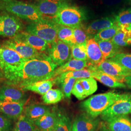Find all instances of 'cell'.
I'll list each match as a JSON object with an SVG mask.
<instances>
[{"instance_id":"32","label":"cell","mask_w":131,"mask_h":131,"mask_svg":"<svg viewBox=\"0 0 131 131\" xmlns=\"http://www.w3.org/2000/svg\"><path fill=\"white\" fill-rule=\"evenodd\" d=\"M64 95L62 90L59 89H51L42 96L44 103L46 104H56L63 98Z\"/></svg>"},{"instance_id":"38","label":"cell","mask_w":131,"mask_h":131,"mask_svg":"<svg viewBox=\"0 0 131 131\" xmlns=\"http://www.w3.org/2000/svg\"><path fill=\"white\" fill-rule=\"evenodd\" d=\"M73 35L75 39V44H86L89 38L86 33L85 29L82 25L73 28Z\"/></svg>"},{"instance_id":"36","label":"cell","mask_w":131,"mask_h":131,"mask_svg":"<svg viewBox=\"0 0 131 131\" xmlns=\"http://www.w3.org/2000/svg\"><path fill=\"white\" fill-rule=\"evenodd\" d=\"M58 121L53 131H71L72 126L69 117L62 113H58Z\"/></svg>"},{"instance_id":"37","label":"cell","mask_w":131,"mask_h":131,"mask_svg":"<svg viewBox=\"0 0 131 131\" xmlns=\"http://www.w3.org/2000/svg\"><path fill=\"white\" fill-rule=\"evenodd\" d=\"M110 60L117 62L131 71V53L121 52Z\"/></svg>"},{"instance_id":"24","label":"cell","mask_w":131,"mask_h":131,"mask_svg":"<svg viewBox=\"0 0 131 131\" xmlns=\"http://www.w3.org/2000/svg\"><path fill=\"white\" fill-rule=\"evenodd\" d=\"M53 84L54 83L52 80H47L26 84L20 88L21 90H29L43 95L49 90L52 89Z\"/></svg>"},{"instance_id":"8","label":"cell","mask_w":131,"mask_h":131,"mask_svg":"<svg viewBox=\"0 0 131 131\" xmlns=\"http://www.w3.org/2000/svg\"><path fill=\"white\" fill-rule=\"evenodd\" d=\"M26 60L13 49L0 44V69L4 73L19 67Z\"/></svg>"},{"instance_id":"41","label":"cell","mask_w":131,"mask_h":131,"mask_svg":"<svg viewBox=\"0 0 131 131\" xmlns=\"http://www.w3.org/2000/svg\"><path fill=\"white\" fill-rule=\"evenodd\" d=\"M124 82L130 89H131V75L126 77L124 79Z\"/></svg>"},{"instance_id":"28","label":"cell","mask_w":131,"mask_h":131,"mask_svg":"<svg viewBox=\"0 0 131 131\" xmlns=\"http://www.w3.org/2000/svg\"><path fill=\"white\" fill-rule=\"evenodd\" d=\"M92 68L91 67H88L80 70L66 72L57 76L53 79H62L66 78H74L76 79L88 78L92 77Z\"/></svg>"},{"instance_id":"29","label":"cell","mask_w":131,"mask_h":131,"mask_svg":"<svg viewBox=\"0 0 131 131\" xmlns=\"http://www.w3.org/2000/svg\"><path fill=\"white\" fill-rule=\"evenodd\" d=\"M77 79L74 78H66L62 79H52L53 83L60 84L62 91L66 98L70 99L75 82Z\"/></svg>"},{"instance_id":"16","label":"cell","mask_w":131,"mask_h":131,"mask_svg":"<svg viewBox=\"0 0 131 131\" xmlns=\"http://www.w3.org/2000/svg\"><path fill=\"white\" fill-rule=\"evenodd\" d=\"M115 18L109 17L94 20L85 28V31L89 38L94 37L106 28H109L116 24Z\"/></svg>"},{"instance_id":"23","label":"cell","mask_w":131,"mask_h":131,"mask_svg":"<svg viewBox=\"0 0 131 131\" xmlns=\"http://www.w3.org/2000/svg\"><path fill=\"white\" fill-rule=\"evenodd\" d=\"M51 111L50 108L40 104H31L24 108V115L35 122L39 118Z\"/></svg>"},{"instance_id":"27","label":"cell","mask_w":131,"mask_h":131,"mask_svg":"<svg viewBox=\"0 0 131 131\" xmlns=\"http://www.w3.org/2000/svg\"><path fill=\"white\" fill-rule=\"evenodd\" d=\"M120 28L119 31L112 39V41L119 48L131 45V31L126 28Z\"/></svg>"},{"instance_id":"21","label":"cell","mask_w":131,"mask_h":131,"mask_svg":"<svg viewBox=\"0 0 131 131\" xmlns=\"http://www.w3.org/2000/svg\"><path fill=\"white\" fill-rule=\"evenodd\" d=\"M58 114L50 112L34 122L35 125L42 131H53L58 121Z\"/></svg>"},{"instance_id":"26","label":"cell","mask_w":131,"mask_h":131,"mask_svg":"<svg viewBox=\"0 0 131 131\" xmlns=\"http://www.w3.org/2000/svg\"><path fill=\"white\" fill-rule=\"evenodd\" d=\"M57 39L71 47L75 45L73 28L57 24Z\"/></svg>"},{"instance_id":"10","label":"cell","mask_w":131,"mask_h":131,"mask_svg":"<svg viewBox=\"0 0 131 131\" xmlns=\"http://www.w3.org/2000/svg\"><path fill=\"white\" fill-rule=\"evenodd\" d=\"M5 46L13 49L19 55L25 59H31L41 57L45 55L43 52H40L30 46L27 43L13 37L3 43Z\"/></svg>"},{"instance_id":"31","label":"cell","mask_w":131,"mask_h":131,"mask_svg":"<svg viewBox=\"0 0 131 131\" xmlns=\"http://www.w3.org/2000/svg\"><path fill=\"white\" fill-rule=\"evenodd\" d=\"M79 82L82 89L83 90L86 97L94 93L97 90V83L93 77L77 79Z\"/></svg>"},{"instance_id":"15","label":"cell","mask_w":131,"mask_h":131,"mask_svg":"<svg viewBox=\"0 0 131 131\" xmlns=\"http://www.w3.org/2000/svg\"><path fill=\"white\" fill-rule=\"evenodd\" d=\"M24 101L15 103L0 101V113L3 114L10 119L19 118L24 112Z\"/></svg>"},{"instance_id":"34","label":"cell","mask_w":131,"mask_h":131,"mask_svg":"<svg viewBox=\"0 0 131 131\" xmlns=\"http://www.w3.org/2000/svg\"><path fill=\"white\" fill-rule=\"evenodd\" d=\"M115 19L120 27L127 28L131 24V6L122 10L115 17Z\"/></svg>"},{"instance_id":"17","label":"cell","mask_w":131,"mask_h":131,"mask_svg":"<svg viewBox=\"0 0 131 131\" xmlns=\"http://www.w3.org/2000/svg\"><path fill=\"white\" fill-rule=\"evenodd\" d=\"M92 77L98 80L103 84L111 88H125L126 85L124 82L106 74L97 69V67H93Z\"/></svg>"},{"instance_id":"13","label":"cell","mask_w":131,"mask_h":131,"mask_svg":"<svg viewBox=\"0 0 131 131\" xmlns=\"http://www.w3.org/2000/svg\"><path fill=\"white\" fill-rule=\"evenodd\" d=\"M88 65L97 67L105 60L98 42L94 38L89 39L86 43Z\"/></svg>"},{"instance_id":"39","label":"cell","mask_w":131,"mask_h":131,"mask_svg":"<svg viewBox=\"0 0 131 131\" xmlns=\"http://www.w3.org/2000/svg\"><path fill=\"white\" fill-rule=\"evenodd\" d=\"M11 126L9 120L0 115V131H9Z\"/></svg>"},{"instance_id":"45","label":"cell","mask_w":131,"mask_h":131,"mask_svg":"<svg viewBox=\"0 0 131 131\" xmlns=\"http://www.w3.org/2000/svg\"><path fill=\"white\" fill-rule=\"evenodd\" d=\"M37 131H41V130H39V129H38V130H37Z\"/></svg>"},{"instance_id":"5","label":"cell","mask_w":131,"mask_h":131,"mask_svg":"<svg viewBox=\"0 0 131 131\" xmlns=\"http://www.w3.org/2000/svg\"><path fill=\"white\" fill-rule=\"evenodd\" d=\"M85 19L82 10L68 5L62 8L52 20L57 24L74 28L82 25V21Z\"/></svg>"},{"instance_id":"19","label":"cell","mask_w":131,"mask_h":131,"mask_svg":"<svg viewBox=\"0 0 131 131\" xmlns=\"http://www.w3.org/2000/svg\"><path fill=\"white\" fill-rule=\"evenodd\" d=\"M77 131H96L98 128V119L84 113L76 118L74 122Z\"/></svg>"},{"instance_id":"11","label":"cell","mask_w":131,"mask_h":131,"mask_svg":"<svg viewBox=\"0 0 131 131\" xmlns=\"http://www.w3.org/2000/svg\"><path fill=\"white\" fill-rule=\"evenodd\" d=\"M44 19H52L60 10L68 5L67 0H39L34 4Z\"/></svg>"},{"instance_id":"18","label":"cell","mask_w":131,"mask_h":131,"mask_svg":"<svg viewBox=\"0 0 131 131\" xmlns=\"http://www.w3.org/2000/svg\"><path fill=\"white\" fill-rule=\"evenodd\" d=\"M24 94L21 89L11 86H4L0 89V101L19 103L24 101Z\"/></svg>"},{"instance_id":"2","label":"cell","mask_w":131,"mask_h":131,"mask_svg":"<svg viewBox=\"0 0 131 131\" xmlns=\"http://www.w3.org/2000/svg\"><path fill=\"white\" fill-rule=\"evenodd\" d=\"M0 11L12 14L30 23L44 19L35 5L21 1L0 0Z\"/></svg>"},{"instance_id":"30","label":"cell","mask_w":131,"mask_h":131,"mask_svg":"<svg viewBox=\"0 0 131 131\" xmlns=\"http://www.w3.org/2000/svg\"><path fill=\"white\" fill-rule=\"evenodd\" d=\"M38 128L32 121L25 115L20 116L15 126V131H37Z\"/></svg>"},{"instance_id":"42","label":"cell","mask_w":131,"mask_h":131,"mask_svg":"<svg viewBox=\"0 0 131 131\" xmlns=\"http://www.w3.org/2000/svg\"><path fill=\"white\" fill-rule=\"evenodd\" d=\"M105 3H107L109 5H114L117 4L119 3L122 0H104Z\"/></svg>"},{"instance_id":"35","label":"cell","mask_w":131,"mask_h":131,"mask_svg":"<svg viewBox=\"0 0 131 131\" xmlns=\"http://www.w3.org/2000/svg\"><path fill=\"white\" fill-rule=\"evenodd\" d=\"M71 58L80 60H88L86 44H75L71 47Z\"/></svg>"},{"instance_id":"1","label":"cell","mask_w":131,"mask_h":131,"mask_svg":"<svg viewBox=\"0 0 131 131\" xmlns=\"http://www.w3.org/2000/svg\"><path fill=\"white\" fill-rule=\"evenodd\" d=\"M57 67L45 54L40 58L26 60L4 75L11 83L18 84L21 88L34 82L52 79Z\"/></svg>"},{"instance_id":"22","label":"cell","mask_w":131,"mask_h":131,"mask_svg":"<svg viewBox=\"0 0 131 131\" xmlns=\"http://www.w3.org/2000/svg\"><path fill=\"white\" fill-rule=\"evenodd\" d=\"M106 122L111 131H131V118L127 116L112 117Z\"/></svg>"},{"instance_id":"6","label":"cell","mask_w":131,"mask_h":131,"mask_svg":"<svg viewBox=\"0 0 131 131\" xmlns=\"http://www.w3.org/2000/svg\"><path fill=\"white\" fill-rule=\"evenodd\" d=\"M24 24L19 18L0 11V36L13 38L21 32Z\"/></svg>"},{"instance_id":"33","label":"cell","mask_w":131,"mask_h":131,"mask_svg":"<svg viewBox=\"0 0 131 131\" xmlns=\"http://www.w3.org/2000/svg\"><path fill=\"white\" fill-rule=\"evenodd\" d=\"M121 29L116 24L109 28H106L96 34L94 38L96 41L100 40H111Z\"/></svg>"},{"instance_id":"43","label":"cell","mask_w":131,"mask_h":131,"mask_svg":"<svg viewBox=\"0 0 131 131\" xmlns=\"http://www.w3.org/2000/svg\"><path fill=\"white\" fill-rule=\"evenodd\" d=\"M71 131H77V129H76V125L73 122V124L72 125V127H71Z\"/></svg>"},{"instance_id":"46","label":"cell","mask_w":131,"mask_h":131,"mask_svg":"<svg viewBox=\"0 0 131 131\" xmlns=\"http://www.w3.org/2000/svg\"><path fill=\"white\" fill-rule=\"evenodd\" d=\"M0 70H1V69H0Z\"/></svg>"},{"instance_id":"20","label":"cell","mask_w":131,"mask_h":131,"mask_svg":"<svg viewBox=\"0 0 131 131\" xmlns=\"http://www.w3.org/2000/svg\"><path fill=\"white\" fill-rule=\"evenodd\" d=\"M88 60H80L71 58L65 64L56 69L52 79L51 80L53 79L57 76L66 72L82 70L88 68Z\"/></svg>"},{"instance_id":"14","label":"cell","mask_w":131,"mask_h":131,"mask_svg":"<svg viewBox=\"0 0 131 131\" xmlns=\"http://www.w3.org/2000/svg\"><path fill=\"white\" fill-rule=\"evenodd\" d=\"M14 37L27 43L30 46L40 52H43L48 50L50 48V44L47 41L36 35L26 31H21Z\"/></svg>"},{"instance_id":"44","label":"cell","mask_w":131,"mask_h":131,"mask_svg":"<svg viewBox=\"0 0 131 131\" xmlns=\"http://www.w3.org/2000/svg\"><path fill=\"white\" fill-rule=\"evenodd\" d=\"M126 29H127V30H128L131 31V25H130L129 26H128L127 28H126Z\"/></svg>"},{"instance_id":"9","label":"cell","mask_w":131,"mask_h":131,"mask_svg":"<svg viewBox=\"0 0 131 131\" xmlns=\"http://www.w3.org/2000/svg\"><path fill=\"white\" fill-rule=\"evenodd\" d=\"M48 53L52 61L59 67L71 58V46L58 39L51 44Z\"/></svg>"},{"instance_id":"7","label":"cell","mask_w":131,"mask_h":131,"mask_svg":"<svg viewBox=\"0 0 131 131\" xmlns=\"http://www.w3.org/2000/svg\"><path fill=\"white\" fill-rule=\"evenodd\" d=\"M130 114H131V94H124L101 115L102 118L106 121L112 117L127 116Z\"/></svg>"},{"instance_id":"25","label":"cell","mask_w":131,"mask_h":131,"mask_svg":"<svg viewBox=\"0 0 131 131\" xmlns=\"http://www.w3.org/2000/svg\"><path fill=\"white\" fill-rule=\"evenodd\" d=\"M105 60L110 59L121 52V48L115 45L112 40L97 41Z\"/></svg>"},{"instance_id":"12","label":"cell","mask_w":131,"mask_h":131,"mask_svg":"<svg viewBox=\"0 0 131 131\" xmlns=\"http://www.w3.org/2000/svg\"><path fill=\"white\" fill-rule=\"evenodd\" d=\"M97 69L124 82L126 77L131 75V71L110 59L103 61L97 67Z\"/></svg>"},{"instance_id":"3","label":"cell","mask_w":131,"mask_h":131,"mask_svg":"<svg viewBox=\"0 0 131 131\" xmlns=\"http://www.w3.org/2000/svg\"><path fill=\"white\" fill-rule=\"evenodd\" d=\"M122 95L114 91L99 94L85 100L81 103V107L89 116L96 118L110 107Z\"/></svg>"},{"instance_id":"4","label":"cell","mask_w":131,"mask_h":131,"mask_svg":"<svg viewBox=\"0 0 131 131\" xmlns=\"http://www.w3.org/2000/svg\"><path fill=\"white\" fill-rule=\"evenodd\" d=\"M25 31L42 38L50 44L58 39L57 24L51 19H43L30 23Z\"/></svg>"},{"instance_id":"40","label":"cell","mask_w":131,"mask_h":131,"mask_svg":"<svg viewBox=\"0 0 131 131\" xmlns=\"http://www.w3.org/2000/svg\"><path fill=\"white\" fill-rule=\"evenodd\" d=\"M98 129L99 131H111L108 128L106 123H105L103 122L99 123Z\"/></svg>"}]
</instances>
